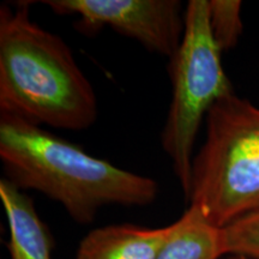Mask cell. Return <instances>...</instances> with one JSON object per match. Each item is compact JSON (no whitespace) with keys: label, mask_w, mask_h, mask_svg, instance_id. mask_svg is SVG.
<instances>
[{"label":"cell","mask_w":259,"mask_h":259,"mask_svg":"<svg viewBox=\"0 0 259 259\" xmlns=\"http://www.w3.org/2000/svg\"><path fill=\"white\" fill-rule=\"evenodd\" d=\"M0 160L19 190H35L87 225L109 204L145 206L156 199L151 178L125 170L19 116L0 112Z\"/></svg>","instance_id":"cell-1"},{"label":"cell","mask_w":259,"mask_h":259,"mask_svg":"<svg viewBox=\"0 0 259 259\" xmlns=\"http://www.w3.org/2000/svg\"><path fill=\"white\" fill-rule=\"evenodd\" d=\"M0 112L72 131L97 119L95 92L72 51L31 21L28 3L0 8Z\"/></svg>","instance_id":"cell-2"},{"label":"cell","mask_w":259,"mask_h":259,"mask_svg":"<svg viewBox=\"0 0 259 259\" xmlns=\"http://www.w3.org/2000/svg\"><path fill=\"white\" fill-rule=\"evenodd\" d=\"M205 119L186 199L206 221L225 228L259 209V107L232 93Z\"/></svg>","instance_id":"cell-3"},{"label":"cell","mask_w":259,"mask_h":259,"mask_svg":"<svg viewBox=\"0 0 259 259\" xmlns=\"http://www.w3.org/2000/svg\"><path fill=\"white\" fill-rule=\"evenodd\" d=\"M210 29L209 0H190L179 50L170 58L171 101L161 143L185 197L192 180L193 147L200 124L212 106L234 93Z\"/></svg>","instance_id":"cell-4"},{"label":"cell","mask_w":259,"mask_h":259,"mask_svg":"<svg viewBox=\"0 0 259 259\" xmlns=\"http://www.w3.org/2000/svg\"><path fill=\"white\" fill-rule=\"evenodd\" d=\"M61 16H78L83 28L109 27L147 50L173 58L185 30V14L178 0H46Z\"/></svg>","instance_id":"cell-5"},{"label":"cell","mask_w":259,"mask_h":259,"mask_svg":"<svg viewBox=\"0 0 259 259\" xmlns=\"http://www.w3.org/2000/svg\"><path fill=\"white\" fill-rule=\"evenodd\" d=\"M176 229V222L160 228L111 225L95 228L80 241L76 259H157Z\"/></svg>","instance_id":"cell-6"},{"label":"cell","mask_w":259,"mask_h":259,"mask_svg":"<svg viewBox=\"0 0 259 259\" xmlns=\"http://www.w3.org/2000/svg\"><path fill=\"white\" fill-rule=\"evenodd\" d=\"M0 199L9 223L11 259H52L53 239L32 200L8 178L0 180Z\"/></svg>","instance_id":"cell-7"},{"label":"cell","mask_w":259,"mask_h":259,"mask_svg":"<svg viewBox=\"0 0 259 259\" xmlns=\"http://www.w3.org/2000/svg\"><path fill=\"white\" fill-rule=\"evenodd\" d=\"M221 229L189 206L157 259H219L226 255Z\"/></svg>","instance_id":"cell-8"},{"label":"cell","mask_w":259,"mask_h":259,"mask_svg":"<svg viewBox=\"0 0 259 259\" xmlns=\"http://www.w3.org/2000/svg\"><path fill=\"white\" fill-rule=\"evenodd\" d=\"M241 2L210 0L209 21L212 36L220 50L228 51L238 44L242 32Z\"/></svg>","instance_id":"cell-9"},{"label":"cell","mask_w":259,"mask_h":259,"mask_svg":"<svg viewBox=\"0 0 259 259\" xmlns=\"http://www.w3.org/2000/svg\"><path fill=\"white\" fill-rule=\"evenodd\" d=\"M221 232L226 255L259 259V209L229 223Z\"/></svg>","instance_id":"cell-10"},{"label":"cell","mask_w":259,"mask_h":259,"mask_svg":"<svg viewBox=\"0 0 259 259\" xmlns=\"http://www.w3.org/2000/svg\"><path fill=\"white\" fill-rule=\"evenodd\" d=\"M226 259H251V258L245 257V255H241V254H228L226 257Z\"/></svg>","instance_id":"cell-11"}]
</instances>
